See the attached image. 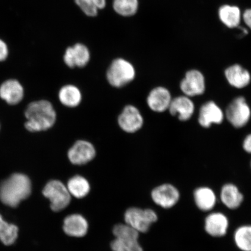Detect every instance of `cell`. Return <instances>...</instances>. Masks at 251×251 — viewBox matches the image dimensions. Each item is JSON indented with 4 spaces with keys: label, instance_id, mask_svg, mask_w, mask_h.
<instances>
[{
    "label": "cell",
    "instance_id": "1",
    "mask_svg": "<svg viewBox=\"0 0 251 251\" xmlns=\"http://www.w3.org/2000/svg\"><path fill=\"white\" fill-rule=\"evenodd\" d=\"M25 115L26 118L25 127L32 133L50 129L57 117L52 103L45 100L30 103L25 109Z\"/></svg>",
    "mask_w": 251,
    "mask_h": 251
},
{
    "label": "cell",
    "instance_id": "2",
    "mask_svg": "<svg viewBox=\"0 0 251 251\" xmlns=\"http://www.w3.org/2000/svg\"><path fill=\"white\" fill-rule=\"evenodd\" d=\"M31 191L29 178L24 174H15L1 184L0 200L5 205L15 208L30 196Z\"/></svg>",
    "mask_w": 251,
    "mask_h": 251
},
{
    "label": "cell",
    "instance_id": "3",
    "mask_svg": "<svg viewBox=\"0 0 251 251\" xmlns=\"http://www.w3.org/2000/svg\"><path fill=\"white\" fill-rule=\"evenodd\" d=\"M136 71L134 65L127 59L118 58L114 59L106 71L108 83L115 88H122L134 80Z\"/></svg>",
    "mask_w": 251,
    "mask_h": 251
},
{
    "label": "cell",
    "instance_id": "4",
    "mask_svg": "<svg viewBox=\"0 0 251 251\" xmlns=\"http://www.w3.org/2000/svg\"><path fill=\"white\" fill-rule=\"evenodd\" d=\"M116 238L111 243L114 251H143L138 239L139 233L126 224L116 225L113 229Z\"/></svg>",
    "mask_w": 251,
    "mask_h": 251
},
{
    "label": "cell",
    "instance_id": "5",
    "mask_svg": "<svg viewBox=\"0 0 251 251\" xmlns=\"http://www.w3.org/2000/svg\"><path fill=\"white\" fill-rule=\"evenodd\" d=\"M43 194L50 200L51 208L54 212L67 208L71 202V196L67 186L59 180L49 181L44 188Z\"/></svg>",
    "mask_w": 251,
    "mask_h": 251
},
{
    "label": "cell",
    "instance_id": "6",
    "mask_svg": "<svg viewBox=\"0 0 251 251\" xmlns=\"http://www.w3.org/2000/svg\"><path fill=\"white\" fill-rule=\"evenodd\" d=\"M158 219L156 213L151 209L130 208L127 210L125 214L126 224L139 233H147L151 225Z\"/></svg>",
    "mask_w": 251,
    "mask_h": 251
},
{
    "label": "cell",
    "instance_id": "7",
    "mask_svg": "<svg viewBox=\"0 0 251 251\" xmlns=\"http://www.w3.org/2000/svg\"><path fill=\"white\" fill-rule=\"evenodd\" d=\"M251 110L244 97H237L232 101L225 112V117L233 127L242 128L249 123Z\"/></svg>",
    "mask_w": 251,
    "mask_h": 251
},
{
    "label": "cell",
    "instance_id": "8",
    "mask_svg": "<svg viewBox=\"0 0 251 251\" xmlns=\"http://www.w3.org/2000/svg\"><path fill=\"white\" fill-rule=\"evenodd\" d=\"M151 196L156 205L165 209L174 208L181 199L179 190L171 183L162 184L153 188Z\"/></svg>",
    "mask_w": 251,
    "mask_h": 251
},
{
    "label": "cell",
    "instance_id": "9",
    "mask_svg": "<svg viewBox=\"0 0 251 251\" xmlns=\"http://www.w3.org/2000/svg\"><path fill=\"white\" fill-rule=\"evenodd\" d=\"M97 154L93 144L85 140H78L69 149L67 156L72 164L84 165L92 161Z\"/></svg>",
    "mask_w": 251,
    "mask_h": 251
},
{
    "label": "cell",
    "instance_id": "10",
    "mask_svg": "<svg viewBox=\"0 0 251 251\" xmlns=\"http://www.w3.org/2000/svg\"><path fill=\"white\" fill-rule=\"evenodd\" d=\"M144 123L143 115L140 110L133 105L125 106L118 118L119 127L127 133L137 132L143 127Z\"/></svg>",
    "mask_w": 251,
    "mask_h": 251
},
{
    "label": "cell",
    "instance_id": "11",
    "mask_svg": "<svg viewBox=\"0 0 251 251\" xmlns=\"http://www.w3.org/2000/svg\"><path fill=\"white\" fill-rule=\"evenodd\" d=\"M230 227L228 216L222 212L212 211L208 213L204 220V230L213 238L226 236Z\"/></svg>",
    "mask_w": 251,
    "mask_h": 251
},
{
    "label": "cell",
    "instance_id": "12",
    "mask_svg": "<svg viewBox=\"0 0 251 251\" xmlns=\"http://www.w3.org/2000/svg\"><path fill=\"white\" fill-rule=\"evenodd\" d=\"M180 89L183 95L190 98L201 96L206 90L205 76L199 70L188 71L181 81Z\"/></svg>",
    "mask_w": 251,
    "mask_h": 251
},
{
    "label": "cell",
    "instance_id": "13",
    "mask_svg": "<svg viewBox=\"0 0 251 251\" xmlns=\"http://www.w3.org/2000/svg\"><path fill=\"white\" fill-rule=\"evenodd\" d=\"M90 58L89 48L81 43L68 47L63 56L65 65L70 68L85 67L89 64Z\"/></svg>",
    "mask_w": 251,
    "mask_h": 251
},
{
    "label": "cell",
    "instance_id": "14",
    "mask_svg": "<svg viewBox=\"0 0 251 251\" xmlns=\"http://www.w3.org/2000/svg\"><path fill=\"white\" fill-rule=\"evenodd\" d=\"M225 112L214 101H209L201 107L198 122L201 126L209 128L213 124H221L225 119Z\"/></svg>",
    "mask_w": 251,
    "mask_h": 251
},
{
    "label": "cell",
    "instance_id": "15",
    "mask_svg": "<svg viewBox=\"0 0 251 251\" xmlns=\"http://www.w3.org/2000/svg\"><path fill=\"white\" fill-rule=\"evenodd\" d=\"M173 98L167 88L158 86L151 90L147 97V103L153 112L162 113L168 111Z\"/></svg>",
    "mask_w": 251,
    "mask_h": 251
},
{
    "label": "cell",
    "instance_id": "16",
    "mask_svg": "<svg viewBox=\"0 0 251 251\" xmlns=\"http://www.w3.org/2000/svg\"><path fill=\"white\" fill-rule=\"evenodd\" d=\"M168 111L178 120L186 122L192 118L195 111V105L190 97L180 96L172 99Z\"/></svg>",
    "mask_w": 251,
    "mask_h": 251
},
{
    "label": "cell",
    "instance_id": "17",
    "mask_svg": "<svg viewBox=\"0 0 251 251\" xmlns=\"http://www.w3.org/2000/svg\"><path fill=\"white\" fill-rule=\"evenodd\" d=\"M194 203L200 211L209 213L213 211L218 202L215 191L208 186L197 187L193 192Z\"/></svg>",
    "mask_w": 251,
    "mask_h": 251
},
{
    "label": "cell",
    "instance_id": "18",
    "mask_svg": "<svg viewBox=\"0 0 251 251\" xmlns=\"http://www.w3.org/2000/svg\"><path fill=\"white\" fill-rule=\"evenodd\" d=\"M219 199L226 208L233 211L243 205L244 196L236 185L229 183L222 187Z\"/></svg>",
    "mask_w": 251,
    "mask_h": 251
},
{
    "label": "cell",
    "instance_id": "19",
    "mask_svg": "<svg viewBox=\"0 0 251 251\" xmlns=\"http://www.w3.org/2000/svg\"><path fill=\"white\" fill-rule=\"evenodd\" d=\"M225 76L228 84L238 89L247 87L251 81L250 72L239 64L232 65L226 69Z\"/></svg>",
    "mask_w": 251,
    "mask_h": 251
},
{
    "label": "cell",
    "instance_id": "20",
    "mask_svg": "<svg viewBox=\"0 0 251 251\" xmlns=\"http://www.w3.org/2000/svg\"><path fill=\"white\" fill-rule=\"evenodd\" d=\"M24 97V87L17 80H8L0 86V97L9 105L18 104Z\"/></svg>",
    "mask_w": 251,
    "mask_h": 251
},
{
    "label": "cell",
    "instance_id": "21",
    "mask_svg": "<svg viewBox=\"0 0 251 251\" xmlns=\"http://www.w3.org/2000/svg\"><path fill=\"white\" fill-rule=\"evenodd\" d=\"M89 228L86 219L79 214H73L64 219L63 230L70 236L82 237L85 235Z\"/></svg>",
    "mask_w": 251,
    "mask_h": 251
},
{
    "label": "cell",
    "instance_id": "22",
    "mask_svg": "<svg viewBox=\"0 0 251 251\" xmlns=\"http://www.w3.org/2000/svg\"><path fill=\"white\" fill-rule=\"evenodd\" d=\"M243 13L237 5L225 4L218 9L219 20L229 29H234L240 26L242 21Z\"/></svg>",
    "mask_w": 251,
    "mask_h": 251
},
{
    "label": "cell",
    "instance_id": "23",
    "mask_svg": "<svg viewBox=\"0 0 251 251\" xmlns=\"http://www.w3.org/2000/svg\"><path fill=\"white\" fill-rule=\"evenodd\" d=\"M82 99V93H81L79 88L74 84H66L59 89V101L66 107H77L80 104Z\"/></svg>",
    "mask_w": 251,
    "mask_h": 251
},
{
    "label": "cell",
    "instance_id": "24",
    "mask_svg": "<svg viewBox=\"0 0 251 251\" xmlns=\"http://www.w3.org/2000/svg\"><path fill=\"white\" fill-rule=\"evenodd\" d=\"M67 187L71 196L82 199L88 195L90 190L89 181L80 175H76L68 180Z\"/></svg>",
    "mask_w": 251,
    "mask_h": 251
},
{
    "label": "cell",
    "instance_id": "25",
    "mask_svg": "<svg viewBox=\"0 0 251 251\" xmlns=\"http://www.w3.org/2000/svg\"><path fill=\"white\" fill-rule=\"evenodd\" d=\"M233 241L241 251H251V225L245 224L237 227L234 232Z\"/></svg>",
    "mask_w": 251,
    "mask_h": 251
},
{
    "label": "cell",
    "instance_id": "26",
    "mask_svg": "<svg viewBox=\"0 0 251 251\" xmlns=\"http://www.w3.org/2000/svg\"><path fill=\"white\" fill-rule=\"evenodd\" d=\"M112 7L117 14L124 17H131L137 14L139 8V0H114Z\"/></svg>",
    "mask_w": 251,
    "mask_h": 251
},
{
    "label": "cell",
    "instance_id": "27",
    "mask_svg": "<svg viewBox=\"0 0 251 251\" xmlns=\"http://www.w3.org/2000/svg\"><path fill=\"white\" fill-rule=\"evenodd\" d=\"M18 233V227L5 222L0 215V240L1 242L6 246H10L17 240Z\"/></svg>",
    "mask_w": 251,
    "mask_h": 251
},
{
    "label": "cell",
    "instance_id": "28",
    "mask_svg": "<svg viewBox=\"0 0 251 251\" xmlns=\"http://www.w3.org/2000/svg\"><path fill=\"white\" fill-rule=\"evenodd\" d=\"M75 3L87 17H95L99 14V9L91 0H75Z\"/></svg>",
    "mask_w": 251,
    "mask_h": 251
},
{
    "label": "cell",
    "instance_id": "29",
    "mask_svg": "<svg viewBox=\"0 0 251 251\" xmlns=\"http://www.w3.org/2000/svg\"><path fill=\"white\" fill-rule=\"evenodd\" d=\"M8 55V47L4 41L0 39V62L5 61Z\"/></svg>",
    "mask_w": 251,
    "mask_h": 251
},
{
    "label": "cell",
    "instance_id": "30",
    "mask_svg": "<svg viewBox=\"0 0 251 251\" xmlns=\"http://www.w3.org/2000/svg\"><path fill=\"white\" fill-rule=\"evenodd\" d=\"M242 21L247 27L251 30V8L246 9L243 12Z\"/></svg>",
    "mask_w": 251,
    "mask_h": 251
},
{
    "label": "cell",
    "instance_id": "31",
    "mask_svg": "<svg viewBox=\"0 0 251 251\" xmlns=\"http://www.w3.org/2000/svg\"><path fill=\"white\" fill-rule=\"evenodd\" d=\"M243 148L245 151L251 154V134L245 138L243 143Z\"/></svg>",
    "mask_w": 251,
    "mask_h": 251
},
{
    "label": "cell",
    "instance_id": "32",
    "mask_svg": "<svg viewBox=\"0 0 251 251\" xmlns=\"http://www.w3.org/2000/svg\"><path fill=\"white\" fill-rule=\"evenodd\" d=\"M91 1L99 10L104 9L106 7V0H91Z\"/></svg>",
    "mask_w": 251,
    "mask_h": 251
},
{
    "label": "cell",
    "instance_id": "33",
    "mask_svg": "<svg viewBox=\"0 0 251 251\" xmlns=\"http://www.w3.org/2000/svg\"></svg>",
    "mask_w": 251,
    "mask_h": 251
}]
</instances>
